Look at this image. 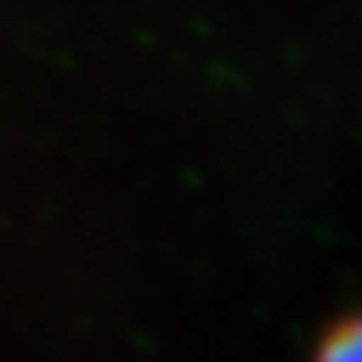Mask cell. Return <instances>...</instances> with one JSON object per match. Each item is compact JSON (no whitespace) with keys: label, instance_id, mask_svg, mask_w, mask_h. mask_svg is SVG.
<instances>
[{"label":"cell","instance_id":"6da1fadb","mask_svg":"<svg viewBox=\"0 0 362 362\" xmlns=\"http://www.w3.org/2000/svg\"><path fill=\"white\" fill-rule=\"evenodd\" d=\"M311 362H362V311L340 317L321 337Z\"/></svg>","mask_w":362,"mask_h":362}]
</instances>
